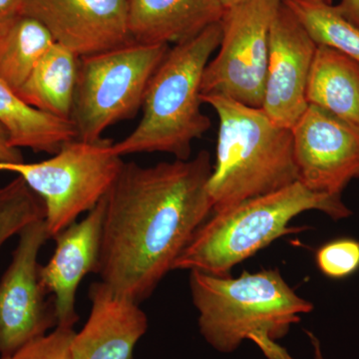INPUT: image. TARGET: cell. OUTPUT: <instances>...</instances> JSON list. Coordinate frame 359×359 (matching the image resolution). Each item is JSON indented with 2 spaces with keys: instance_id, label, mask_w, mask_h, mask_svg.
I'll return each mask as SVG.
<instances>
[{
  "instance_id": "5bb4252c",
  "label": "cell",
  "mask_w": 359,
  "mask_h": 359,
  "mask_svg": "<svg viewBox=\"0 0 359 359\" xmlns=\"http://www.w3.org/2000/svg\"><path fill=\"white\" fill-rule=\"evenodd\" d=\"M91 311L75 334L69 359H133L135 347L148 330L140 304L118 294L106 283H91Z\"/></svg>"
},
{
  "instance_id": "6da1fadb",
  "label": "cell",
  "mask_w": 359,
  "mask_h": 359,
  "mask_svg": "<svg viewBox=\"0 0 359 359\" xmlns=\"http://www.w3.org/2000/svg\"><path fill=\"white\" fill-rule=\"evenodd\" d=\"M211 155L141 166L124 163L106 195L101 282L137 304L147 299L211 216Z\"/></svg>"
},
{
  "instance_id": "7a4b0ae2",
  "label": "cell",
  "mask_w": 359,
  "mask_h": 359,
  "mask_svg": "<svg viewBox=\"0 0 359 359\" xmlns=\"http://www.w3.org/2000/svg\"><path fill=\"white\" fill-rule=\"evenodd\" d=\"M189 287L197 309L200 334L221 353H231L245 339L266 359H294L278 344L313 304L299 297L278 269L240 276L190 271Z\"/></svg>"
},
{
  "instance_id": "ac0fdd59",
  "label": "cell",
  "mask_w": 359,
  "mask_h": 359,
  "mask_svg": "<svg viewBox=\"0 0 359 359\" xmlns=\"http://www.w3.org/2000/svg\"><path fill=\"white\" fill-rule=\"evenodd\" d=\"M78 60L76 54L55 42L16 93L36 109L70 119Z\"/></svg>"
},
{
  "instance_id": "f1b7e54d",
  "label": "cell",
  "mask_w": 359,
  "mask_h": 359,
  "mask_svg": "<svg viewBox=\"0 0 359 359\" xmlns=\"http://www.w3.org/2000/svg\"><path fill=\"white\" fill-rule=\"evenodd\" d=\"M301 1L313 2V4H332V0H301Z\"/></svg>"
},
{
  "instance_id": "e0dca14e",
  "label": "cell",
  "mask_w": 359,
  "mask_h": 359,
  "mask_svg": "<svg viewBox=\"0 0 359 359\" xmlns=\"http://www.w3.org/2000/svg\"><path fill=\"white\" fill-rule=\"evenodd\" d=\"M0 124L6 128L14 148L54 155L65 144L77 139L71 119L57 117L25 102L0 79Z\"/></svg>"
},
{
  "instance_id": "603a6c76",
  "label": "cell",
  "mask_w": 359,
  "mask_h": 359,
  "mask_svg": "<svg viewBox=\"0 0 359 359\" xmlns=\"http://www.w3.org/2000/svg\"><path fill=\"white\" fill-rule=\"evenodd\" d=\"M74 328L57 327L51 332L32 340L9 355L0 359H69Z\"/></svg>"
},
{
  "instance_id": "484cf974",
  "label": "cell",
  "mask_w": 359,
  "mask_h": 359,
  "mask_svg": "<svg viewBox=\"0 0 359 359\" xmlns=\"http://www.w3.org/2000/svg\"><path fill=\"white\" fill-rule=\"evenodd\" d=\"M337 7L347 20L359 27V0H341Z\"/></svg>"
},
{
  "instance_id": "ffe728a7",
  "label": "cell",
  "mask_w": 359,
  "mask_h": 359,
  "mask_svg": "<svg viewBox=\"0 0 359 359\" xmlns=\"http://www.w3.org/2000/svg\"><path fill=\"white\" fill-rule=\"evenodd\" d=\"M318 45L334 48L359 63V27L337 6L301 0H283Z\"/></svg>"
},
{
  "instance_id": "5b68a950",
  "label": "cell",
  "mask_w": 359,
  "mask_h": 359,
  "mask_svg": "<svg viewBox=\"0 0 359 359\" xmlns=\"http://www.w3.org/2000/svg\"><path fill=\"white\" fill-rule=\"evenodd\" d=\"M221 40L219 21L169 49L149 82L141 121L126 138L114 143L116 154L159 152L177 160L190 159L193 142L212 126L201 108V87Z\"/></svg>"
},
{
  "instance_id": "52a82bcc",
  "label": "cell",
  "mask_w": 359,
  "mask_h": 359,
  "mask_svg": "<svg viewBox=\"0 0 359 359\" xmlns=\"http://www.w3.org/2000/svg\"><path fill=\"white\" fill-rule=\"evenodd\" d=\"M113 145L110 139H75L50 159L30 164L0 162V171L18 174L43 201L45 224L53 238L109 192L125 163Z\"/></svg>"
},
{
  "instance_id": "8992f818",
  "label": "cell",
  "mask_w": 359,
  "mask_h": 359,
  "mask_svg": "<svg viewBox=\"0 0 359 359\" xmlns=\"http://www.w3.org/2000/svg\"><path fill=\"white\" fill-rule=\"evenodd\" d=\"M169 45L129 43L81 56L70 119L77 139L94 142L105 130L132 119Z\"/></svg>"
},
{
  "instance_id": "3957f363",
  "label": "cell",
  "mask_w": 359,
  "mask_h": 359,
  "mask_svg": "<svg viewBox=\"0 0 359 359\" xmlns=\"http://www.w3.org/2000/svg\"><path fill=\"white\" fill-rule=\"evenodd\" d=\"M308 211L334 219L348 218L341 196L313 192L301 182L212 212L175 262V269L230 276L231 269L278 238L297 233L290 222Z\"/></svg>"
},
{
  "instance_id": "4316f807",
  "label": "cell",
  "mask_w": 359,
  "mask_h": 359,
  "mask_svg": "<svg viewBox=\"0 0 359 359\" xmlns=\"http://www.w3.org/2000/svg\"><path fill=\"white\" fill-rule=\"evenodd\" d=\"M309 339H311V346L313 347L314 359H325L323 355V351H321V346L320 340L316 339V335L313 332H308Z\"/></svg>"
},
{
  "instance_id": "277c9868",
  "label": "cell",
  "mask_w": 359,
  "mask_h": 359,
  "mask_svg": "<svg viewBox=\"0 0 359 359\" xmlns=\"http://www.w3.org/2000/svg\"><path fill=\"white\" fill-rule=\"evenodd\" d=\"M201 98L219 118L216 163L208 184L212 212L297 182L292 129L276 124L262 108L224 96Z\"/></svg>"
},
{
  "instance_id": "4fadbf2b",
  "label": "cell",
  "mask_w": 359,
  "mask_h": 359,
  "mask_svg": "<svg viewBox=\"0 0 359 359\" xmlns=\"http://www.w3.org/2000/svg\"><path fill=\"white\" fill-rule=\"evenodd\" d=\"M105 197L83 219L53 238L56 243L53 255L48 263L40 266V280L47 294H52L57 327L73 328L76 325L78 287L88 273L98 271Z\"/></svg>"
},
{
  "instance_id": "d6986e66",
  "label": "cell",
  "mask_w": 359,
  "mask_h": 359,
  "mask_svg": "<svg viewBox=\"0 0 359 359\" xmlns=\"http://www.w3.org/2000/svg\"><path fill=\"white\" fill-rule=\"evenodd\" d=\"M54 43L48 29L32 16L0 21V79L18 91Z\"/></svg>"
},
{
  "instance_id": "83f0119b",
  "label": "cell",
  "mask_w": 359,
  "mask_h": 359,
  "mask_svg": "<svg viewBox=\"0 0 359 359\" xmlns=\"http://www.w3.org/2000/svg\"><path fill=\"white\" fill-rule=\"evenodd\" d=\"M244 1L245 0H219L224 9L230 8V7L237 6Z\"/></svg>"
},
{
  "instance_id": "d4e9b609",
  "label": "cell",
  "mask_w": 359,
  "mask_h": 359,
  "mask_svg": "<svg viewBox=\"0 0 359 359\" xmlns=\"http://www.w3.org/2000/svg\"><path fill=\"white\" fill-rule=\"evenodd\" d=\"M28 0H0V21L25 14Z\"/></svg>"
},
{
  "instance_id": "7c38bea8",
  "label": "cell",
  "mask_w": 359,
  "mask_h": 359,
  "mask_svg": "<svg viewBox=\"0 0 359 359\" xmlns=\"http://www.w3.org/2000/svg\"><path fill=\"white\" fill-rule=\"evenodd\" d=\"M25 14L78 57L133 41L127 0H28Z\"/></svg>"
},
{
  "instance_id": "8fae6325",
  "label": "cell",
  "mask_w": 359,
  "mask_h": 359,
  "mask_svg": "<svg viewBox=\"0 0 359 359\" xmlns=\"http://www.w3.org/2000/svg\"><path fill=\"white\" fill-rule=\"evenodd\" d=\"M318 44L282 2L269 30V60L262 109L292 129L308 109L309 74Z\"/></svg>"
},
{
  "instance_id": "ba28073f",
  "label": "cell",
  "mask_w": 359,
  "mask_h": 359,
  "mask_svg": "<svg viewBox=\"0 0 359 359\" xmlns=\"http://www.w3.org/2000/svg\"><path fill=\"white\" fill-rule=\"evenodd\" d=\"M283 0H245L224 9L216 57L203 75L202 95L233 99L262 108L269 60V30Z\"/></svg>"
},
{
  "instance_id": "2e32d148",
  "label": "cell",
  "mask_w": 359,
  "mask_h": 359,
  "mask_svg": "<svg viewBox=\"0 0 359 359\" xmlns=\"http://www.w3.org/2000/svg\"><path fill=\"white\" fill-rule=\"evenodd\" d=\"M306 99L359 128V63L325 45H318Z\"/></svg>"
},
{
  "instance_id": "30bf717a",
  "label": "cell",
  "mask_w": 359,
  "mask_h": 359,
  "mask_svg": "<svg viewBox=\"0 0 359 359\" xmlns=\"http://www.w3.org/2000/svg\"><path fill=\"white\" fill-rule=\"evenodd\" d=\"M297 181L313 192L341 196L359 178V128L318 106L292 128Z\"/></svg>"
},
{
  "instance_id": "cb8c5ba5",
  "label": "cell",
  "mask_w": 359,
  "mask_h": 359,
  "mask_svg": "<svg viewBox=\"0 0 359 359\" xmlns=\"http://www.w3.org/2000/svg\"><path fill=\"white\" fill-rule=\"evenodd\" d=\"M0 162L1 163H22V153L20 149L14 148L9 140V135L6 128L0 124Z\"/></svg>"
},
{
  "instance_id": "9c48e42d",
  "label": "cell",
  "mask_w": 359,
  "mask_h": 359,
  "mask_svg": "<svg viewBox=\"0 0 359 359\" xmlns=\"http://www.w3.org/2000/svg\"><path fill=\"white\" fill-rule=\"evenodd\" d=\"M0 278V356L9 355L57 327L53 302L40 280L39 256L50 240L44 219L27 224Z\"/></svg>"
},
{
  "instance_id": "44dd1931",
  "label": "cell",
  "mask_w": 359,
  "mask_h": 359,
  "mask_svg": "<svg viewBox=\"0 0 359 359\" xmlns=\"http://www.w3.org/2000/svg\"><path fill=\"white\" fill-rule=\"evenodd\" d=\"M44 218L43 201L21 177L0 187V248L27 224Z\"/></svg>"
},
{
  "instance_id": "9a60e30c",
  "label": "cell",
  "mask_w": 359,
  "mask_h": 359,
  "mask_svg": "<svg viewBox=\"0 0 359 359\" xmlns=\"http://www.w3.org/2000/svg\"><path fill=\"white\" fill-rule=\"evenodd\" d=\"M129 32L144 44H178L219 22V0H127Z\"/></svg>"
},
{
  "instance_id": "7402d4cb",
  "label": "cell",
  "mask_w": 359,
  "mask_h": 359,
  "mask_svg": "<svg viewBox=\"0 0 359 359\" xmlns=\"http://www.w3.org/2000/svg\"><path fill=\"white\" fill-rule=\"evenodd\" d=\"M316 263L323 275L332 280H344L359 271V241L339 238L321 245Z\"/></svg>"
}]
</instances>
